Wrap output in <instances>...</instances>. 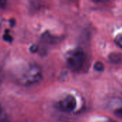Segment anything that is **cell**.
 <instances>
[{
  "mask_svg": "<svg viewBox=\"0 0 122 122\" xmlns=\"http://www.w3.org/2000/svg\"><path fill=\"white\" fill-rule=\"evenodd\" d=\"M66 60L68 66L73 71L80 70L85 61V54L80 48H76L67 52Z\"/></svg>",
  "mask_w": 122,
  "mask_h": 122,
  "instance_id": "obj_2",
  "label": "cell"
},
{
  "mask_svg": "<svg viewBox=\"0 0 122 122\" xmlns=\"http://www.w3.org/2000/svg\"><path fill=\"white\" fill-rule=\"evenodd\" d=\"M116 44L122 49V34H118L116 37H115V39H114Z\"/></svg>",
  "mask_w": 122,
  "mask_h": 122,
  "instance_id": "obj_6",
  "label": "cell"
},
{
  "mask_svg": "<svg viewBox=\"0 0 122 122\" xmlns=\"http://www.w3.org/2000/svg\"><path fill=\"white\" fill-rule=\"evenodd\" d=\"M41 78V69L36 64H29L19 72L17 81L23 85H31L38 82Z\"/></svg>",
  "mask_w": 122,
  "mask_h": 122,
  "instance_id": "obj_1",
  "label": "cell"
},
{
  "mask_svg": "<svg viewBox=\"0 0 122 122\" xmlns=\"http://www.w3.org/2000/svg\"><path fill=\"white\" fill-rule=\"evenodd\" d=\"M104 64L102 63V62H100V61H97V62H96L95 64H94V69L96 70V71H102L103 70H104Z\"/></svg>",
  "mask_w": 122,
  "mask_h": 122,
  "instance_id": "obj_5",
  "label": "cell"
},
{
  "mask_svg": "<svg viewBox=\"0 0 122 122\" xmlns=\"http://www.w3.org/2000/svg\"><path fill=\"white\" fill-rule=\"evenodd\" d=\"M3 39H4V41H9V42H11V41H12V37L9 34H4V36H3Z\"/></svg>",
  "mask_w": 122,
  "mask_h": 122,
  "instance_id": "obj_8",
  "label": "cell"
},
{
  "mask_svg": "<svg viewBox=\"0 0 122 122\" xmlns=\"http://www.w3.org/2000/svg\"><path fill=\"white\" fill-rule=\"evenodd\" d=\"M114 114H115V115H116L118 118L122 119V107L116 109L115 112H114Z\"/></svg>",
  "mask_w": 122,
  "mask_h": 122,
  "instance_id": "obj_7",
  "label": "cell"
},
{
  "mask_svg": "<svg viewBox=\"0 0 122 122\" xmlns=\"http://www.w3.org/2000/svg\"><path fill=\"white\" fill-rule=\"evenodd\" d=\"M110 61L113 63L118 64L122 61V55L119 53H111L109 56Z\"/></svg>",
  "mask_w": 122,
  "mask_h": 122,
  "instance_id": "obj_4",
  "label": "cell"
},
{
  "mask_svg": "<svg viewBox=\"0 0 122 122\" xmlns=\"http://www.w3.org/2000/svg\"><path fill=\"white\" fill-rule=\"evenodd\" d=\"M76 107V101L74 96L67 95L64 98L61 99L57 103V108L66 113L73 112Z\"/></svg>",
  "mask_w": 122,
  "mask_h": 122,
  "instance_id": "obj_3",
  "label": "cell"
},
{
  "mask_svg": "<svg viewBox=\"0 0 122 122\" xmlns=\"http://www.w3.org/2000/svg\"><path fill=\"white\" fill-rule=\"evenodd\" d=\"M115 122V121H114V120H112V119H107V120L104 121V122Z\"/></svg>",
  "mask_w": 122,
  "mask_h": 122,
  "instance_id": "obj_10",
  "label": "cell"
},
{
  "mask_svg": "<svg viewBox=\"0 0 122 122\" xmlns=\"http://www.w3.org/2000/svg\"><path fill=\"white\" fill-rule=\"evenodd\" d=\"M29 50L31 52H36L37 50H38V46L36 45H32L31 46H30Z\"/></svg>",
  "mask_w": 122,
  "mask_h": 122,
  "instance_id": "obj_9",
  "label": "cell"
}]
</instances>
